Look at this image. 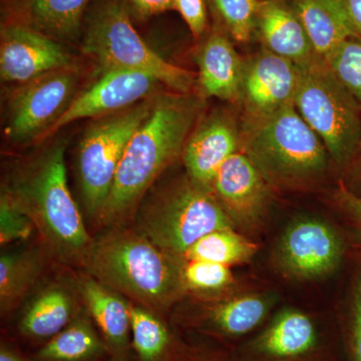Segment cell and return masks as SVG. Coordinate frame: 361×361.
I'll list each match as a JSON object with an SVG mask.
<instances>
[{"mask_svg":"<svg viewBox=\"0 0 361 361\" xmlns=\"http://www.w3.org/2000/svg\"><path fill=\"white\" fill-rule=\"evenodd\" d=\"M313 51L324 59L337 45L357 37L343 0H292Z\"/></svg>","mask_w":361,"mask_h":361,"instance_id":"603a6c76","label":"cell"},{"mask_svg":"<svg viewBox=\"0 0 361 361\" xmlns=\"http://www.w3.org/2000/svg\"><path fill=\"white\" fill-rule=\"evenodd\" d=\"M174 9L182 16L195 39H200L208 25L206 0H175Z\"/></svg>","mask_w":361,"mask_h":361,"instance_id":"1f68e13d","label":"cell"},{"mask_svg":"<svg viewBox=\"0 0 361 361\" xmlns=\"http://www.w3.org/2000/svg\"><path fill=\"white\" fill-rule=\"evenodd\" d=\"M233 39L247 42L255 30L256 16L262 0H208Z\"/></svg>","mask_w":361,"mask_h":361,"instance_id":"f546056e","label":"cell"},{"mask_svg":"<svg viewBox=\"0 0 361 361\" xmlns=\"http://www.w3.org/2000/svg\"><path fill=\"white\" fill-rule=\"evenodd\" d=\"M35 227L32 219L6 194L0 195V244L1 247L25 241Z\"/></svg>","mask_w":361,"mask_h":361,"instance_id":"4dcf8cb0","label":"cell"},{"mask_svg":"<svg viewBox=\"0 0 361 361\" xmlns=\"http://www.w3.org/2000/svg\"><path fill=\"white\" fill-rule=\"evenodd\" d=\"M343 2L353 27L361 35V0H343Z\"/></svg>","mask_w":361,"mask_h":361,"instance_id":"d590c367","label":"cell"},{"mask_svg":"<svg viewBox=\"0 0 361 361\" xmlns=\"http://www.w3.org/2000/svg\"><path fill=\"white\" fill-rule=\"evenodd\" d=\"M323 59L334 77L361 104V40L357 37L345 39Z\"/></svg>","mask_w":361,"mask_h":361,"instance_id":"f1b7e54d","label":"cell"},{"mask_svg":"<svg viewBox=\"0 0 361 361\" xmlns=\"http://www.w3.org/2000/svg\"><path fill=\"white\" fill-rule=\"evenodd\" d=\"M337 201L350 220L361 243V196L342 189L337 196Z\"/></svg>","mask_w":361,"mask_h":361,"instance_id":"e575fe53","label":"cell"},{"mask_svg":"<svg viewBox=\"0 0 361 361\" xmlns=\"http://www.w3.org/2000/svg\"><path fill=\"white\" fill-rule=\"evenodd\" d=\"M343 244L336 230L317 218L293 221L278 240L273 262L285 277L310 282L331 275L341 265Z\"/></svg>","mask_w":361,"mask_h":361,"instance_id":"30bf717a","label":"cell"},{"mask_svg":"<svg viewBox=\"0 0 361 361\" xmlns=\"http://www.w3.org/2000/svg\"><path fill=\"white\" fill-rule=\"evenodd\" d=\"M44 257L37 249L1 254L0 310L2 315L16 310L35 288L44 270Z\"/></svg>","mask_w":361,"mask_h":361,"instance_id":"d4e9b609","label":"cell"},{"mask_svg":"<svg viewBox=\"0 0 361 361\" xmlns=\"http://www.w3.org/2000/svg\"><path fill=\"white\" fill-rule=\"evenodd\" d=\"M135 229L180 258L202 237L234 228L210 190L186 177L149 189L135 212Z\"/></svg>","mask_w":361,"mask_h":361,"instance_id":"5b68a950","label":"cell"},{"mask_svg":"<svg viewBox=\"0 0 361 361\" xmlns=\"http://www.w3.org/2000/svg\"><path fill=\"white\" fill-rule=\"evenodd\" d=\"M268 298L260 294H237L214 299L202 308L195 326L226 338L250 334L264 322L269 311Z\"/></svg>","mask_w":361,"mask_h":361,"instance_id":"44dd1931","label":"cell"},{"mask_svg":"<svg viewBox=\"0 0 361 361\" xmlns=\"http://www.w3.org/2000/svg\"><path fill=\"white\" fill-rule=\"evenodd\" d=\"M270 187L264 176L241 149L223 164L211 191L235 227L254 231L262 224L267 213Z\"/></svg>","mask_w":361,"mask_h":361,"instance_id":"4fadbf2b","label":"cell"},{"mask_svg":"<svg viewBox=\"0 0 361 361\" xmlns=\"http://www.w3.org/2000/svg\"><path fill=\"white\" fill-rule=\"evenodd\" d=\"M175 0H126L130 13H134L140 20H148L174 9Z\"/></svg>","mask_w":361,"mask_h":361,"instance_id":"836d02e7","label":"cell"},{"mask_svg":"<svg viewBox=\"0 0 361 361\" xmlns=\"http://www.w3.org/2000/svg\"><path fill=\"white\" fill-rule=\"evenodd\" d=\"M164 87L166 89L160 80L142 71H104L89 89L80 92L45 139L75 121L101 118L127 110L164 92Z\"/></svg>","mask_w":361,"mask_h":361,"instance_id":"8fae6325","label":"cell"},{"mask_svg":"<svg viewBox=\"0 0 361 361\" xmlns=\"http://www.w3.org/2000/svg\"><path fill=\"white\" fill-rule=\"evenodd\" d=\"M180 281L185 294L218 296L231 288L235 277L228 266L180 259Z\"/></svg>","mask_w":361,"mask_h":361,"instance_id":"83f0119b","label":"cell"},{"mask_svg":"<svg viewBox=\"0 0 361 361\" xmlns=\"http://www.w3.org/2000/svg\"><path fill=\"white\" fill-rule=\"evenodd\" d=\"M75 293L66 285L45 287L30 300L18 322L23 336L33 341H45L59 334L80 313Z\"/></svg>","mask_w":361,"mask_h":361,"instance_id":"7402d4cb","label":"cell"},{"mask_svg":"<svg viewBox=\"0 0 361 361\" xmlns=\"http://www.w3.org/2000/svg\"><path fill=\"white\" fill-rule=\"evenodd\" d=\"M349 361H361V274L356 279L348 326Z\"/></svg>","mask_w":361,"mask_h":361,"instance_id":"d6a6232c","label":"cell"},{"mask_svg":"<svg viewBox=\"0 0 361 361\" xmlns=\"http://www.w3.org/2000/svg\"><path fill=\"white\" fill-rule=\"evenodd\" d=\"M200 94L164 90L139 126L114 180L97 223L111 228L134 217L142 199L180 156L204 110Z\"/></svg>","mask_w":361,"mask_h":361,"instance_id":"6da1fadb","label":"cell"},{"mask_svg":"<svg viewBox=\"0 0 361 361\" xmlns=\"http://www.w3.org/2000/svg\"><path fill=\"white\" fill-rule=\"evenodd\" d=\"M78 296L115 361H125L132 346L130 300L85 272L77 280Z\"/></svg>","mask_w":361,"mask_h":361,"instance_id":"e0dca14e","label":"cell"},{"mask_svg":"<svg viewBox=\"0 0 361 361\" xmlns=\"http://www.w3.org/2000/svg\"><path fill=\"white\" fill-rule=\"evenodd\" d=\"M109 353L108 346L89 313L82 310L59 334L45 341L32 361H96Z\"/></svg>","mask_w":361,"mask_h":361,"instance_id":"cb8c5ba5","label":"cell"},{"mask_svg":"<svg viewBox=\"0 0 361 361\" xmlns=\"http://www.w3.org/2000/svg\"><path fill=\"white\" fill-rule=\"evenodd\" d=\"M298 66L294 106L339 165L350 160L361 142L358 103L315 56Z\"/></svg>","mask_w":361,"mask_h":361,"instance_id":"52a82bcc","label":"cell"},{"mask_svg":"<svg viewBox=\"0 0 361 361\" xmlns=\"http://www.w3.org/2000/svg\"><path fill=\"white\" fill-rule=\"evenodd\" d=\"M241 149V132L229 114L215 111L202 116L183 149L186 174L199 186L211 191L223 164Z\"/></svg>","mask_w":361,"mask_h":361,"instance_id":"5bb4252c","label":"cell"},{"mask_svg":"<svg viewBox=\"0 0 361 361\" xmlns=\"http://www.w3.org/2000/svg\"><path fill=\"white\" fill-rule=\"evenodd\" d=\"M82 73L78 65L16 85L6 101L4 135L11 145L42 141L75 97Z\"/></svg>","mask_w":361,"mask_h":361,"instance_id":"9c48e42d","label":"cell"},{"mask_svg":"<svg viewBox=\"0 0 361 361\" xmlns=\"http://www.w3.org/2000/svg\"><path fill=\"white\" fill-rule=\"evenodd\" d=\"M82 35V51L94 61L99 73L142 71L180 94H190L196 85L193 73L166 61L142 39L130 20L126 0L99 1L87 18Z\"/></svg>","mask_w":361,"mask_h":361,"instance_id":"8992f818","label":"cell"},{"mask_svg":"<svg viewBox=\"0 0 361 361\" xmlns=\"http://www.w3.org/2000/svg\"><path fill=\"white\" fill-rule=\"evenodd\" d=\"M257 251V244L235 231L234 228H228L202 237L180 259L208 261L231 267L248 262Z\"/></svg>","mask_w":361,"mask_h":361,"instance_id":"4316f807","label":"cell"},{"mask_svg":"<svg viewBox=\"0 0 361 361\" xmlns=\"http://www.w3.org/2000/svg\"><path fill=\"white\" fill-rule=\"evenodd\" d=\"M255 30L267 51L296 66L317 56L295 11L284 0H262Z\"/></svg>","mask_w":361,"mask_h":361,"instance_id":"d6986e66","label":"cell"},{"mask_svg":"<svg viewBox=\"0 0 361 361\" xmlns=\"http://www.w3.org/2000/svg\"><path fill=\"white\" fill-rule=\"evenodd\" d=\"M80 265L127 298L160 313L185 295L180 281V259L149 241L137 229L111 227L92 239Z\"/></svg>","mask_w":361,"mask_h":361,"instance_id":"3957f363","label":"cell"},{"mask_svg":"<svg viewBox=\"0 0 361 361\" xmlns=\"http://www.w3.org/2000/svg\"><path fill=\"white\" fill-rule=\"evenodd\" d=\"M298 66L267 49L245 61L241 102L250 118L274 113L294 104Z\"/></svg>","mask_w":361,"mask_h":361,"instance_id":"9a60e30c","label":"cell"},{"mask_svg":"<svg viewBox=\"0 0 361 361\" xmlns=\"http://www.w3.org/2000/svg\"><path fill=\"white\" fill-rule=\"evenodd\" d=\"M196 85L203 99L217 97L236 104L241 102L243 61L229 39L221 32L207 37L196 56Z\"/></svg>","mask_w":361,"mask_h":361,"instance_id":"ac0fdd59","label":"cell"},{"mask_svg":"<svg viewBox=\"0 0 361 361\" xmlns=\"http://www.w3.org/2000/svg\"><path fill=\"white\" fill-rule=\"evenodd\" d=\"M0 361H25L13 348L6 343H1L0 348Z\"/></svg>","mask_w":361,"mask_h":361,"instance_id":"8d00e7d4","label":"cell"},{"mask_svg":"<svg viewBox=\"0 0 361 361\" xmlns=\"http://www.w3.org/2000/svg\"><path fill=\"white\" fill-rule=\"evenodd\" d=\"M130 312V339L137 360H174V339L158 312L133 302Z\"/></svg>","mask_w":361,"mask_h":361,"instance_id":"484cf974","label":"cell"},{"mask_svg":"<svg viewBox=\"0 0 361 361\" xmlns=\"http://www.w3.org/2000/svg\"><path fill=\"white\" fill-rule=\"evenodd\" d=\"M318 345L313 320L302 311L287 308L248 344L244 361H308Z\"/></svg>","mask_w":361,"mask_h":361,"instance_id":"2e32d148","label":"cell"},{"mask_svg":"<svg viewBox=\"0 0 361 361\" xmlns=\"http://www.w3.org/2000/svg\"><path fill=\"white\" fill-rule=\"evenodd\" d=\"M77 63L61 42L20 23H6L0 37V77L20 85Z\"/></svg>","mask_w":361,"mask_h":361,"instance_id":"7c38bea8","label":"cell"},{"mask_svg":"<svg viewBox=\"0 0 361 361\" xmlns=\"http://www.w3.org/2000/svg\"><path fill=\"white\" fill-rule=\"evenodd\" d=\"M90 0H13V23L44 33L59 42L82 37V20Z\"/></svg>","mask_w":361,"mask_h":361,"instance_id":"ffe728a7","label":"cell"},{"mask_svg":"<svg viewBox=\"0 0 361 361\" xmlns=\"http://www.w3.org/2000/svg\"><path fill=\"white\" fill-rule=\"evenodd\" d=\"M1 193L32 219L54 256L80 265L92 239L68 188L65 142L18 164L4 180Z\"/></svg>","mask_w":361,"mask_h":361,"instance_id":"7a4b0ae2","label":"cell"},{"mask_svg":"<svg viewBox=\"0 0 361 361\" xmlns=\"http://www.w3.org/2000/svg\"><path fill=\"white\" fill-rule=\"evenodd\" d=\"M156 96L127 110L92 118L82 133L78 146V182L90 219L97 220L103 210L130 140L148 116Z\"/></svg>","mask_w":361,"mask_h":361,"instance_id":"ba28073f","label":"cell"},{"mask_svg":"<svg viewBox=\"0 0 361 361\" xmlns=\"http://www.w3.org/2000/svg\"><path fill=\"white\" fill-rule=\"evenodd\" d=\"M241 137L242 151L270 186H302L329 169L326 147L294 104L270 115L249 116Z\"/></svg>","mask_w":361,"mask_h":361,"instance_id":"277c9868","label":"cell"}]
</instances>
